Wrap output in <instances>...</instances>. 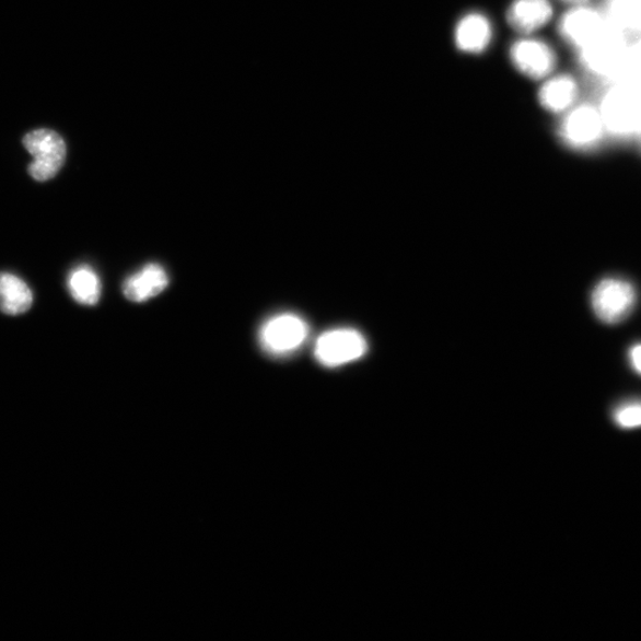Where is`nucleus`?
Returning <instances> with one entry per match:
<instances>
[{
	"instance_id": "nucleus-5",
	"label": "nucleus",
	"mask_w": 641,
	"mask_h": 641,
	"mask_svg": "<svg viewBox=\"0 0 641 641\" xmlns=\"http://www.w3.org/2000/svg\"><path fill=\"white\" fill-rule=\"evenodd\" d=\"M308 334L310 327L300 316L281 314L264 324L259 331V342L270 356L283 357L299 350Z\"/></svg>"
},
{
	"instance_id": "nucleus-10",
	"label": "nucleus",
	"mask_w": 641,
	"mask_h": 641,
	"mask_svg": "<svg viewBox=\"0 0 641 641\" xmlns=\"http://www.w3.org/2000/svg\"><path fill=\"white\" fill-rule=\"evenodd\" d=\"M170 285V277L159 264H148L124 283L123 292L129 301L141 303L156 298Z\"/></svg>"
},
{
	"instance_id": "nucleus-16",
	"label": "nucleus",
	"mask_w": 641,
	"mask_h": 641,
	"mask_svg": "<svg viewBox=\"0 0 641 641\" xmlns=\"http://www.w3.org/2000/svg\"><path fill=\"white\" fill-rule=\"evenodd\" d=\"M609 19L621 32L641 31V0H610Z\"/></svg>"
},
{
	"instance_id": "nucleus-8",
	"label": "nucleus",
	"mask_w": 641,
	"mask_h": 641,
	"mask_svg": "<svg viewBox=\"0 0 641 641\" xmlns=\"http://www.w3.org/2000/svg\"><path fill=\"white\" fill-rule=\"evenodd\" d=\"M511 59L521 73L532 79H543L552 72L555 54L545 42L526 38L515 42Z\"/></svg>"
},
{
	"instance_id": "nucleus-11",
	"label": "nucleus",
	"mask_w": 641,
	"mask_h": 641,
	"mask_svg": "<svg viewBox=\"0 0 641 641\" xmlns=\"http://www.w3.org/2000/svg\"><path fill=\"white\" fill-rule=\"evenodd\" d=\"M552 15L549 0H514L508 20L514 31L534 33L546 25Z\"/></svg>"
},
{
	"instance_id": "nucleus-7",
	"label": "nucleus",
	"mask_w": 641,
	"mask_h": 641,
	"mask_svg": "<svg viewBox=\"0 0 641 641\" xmlns=\"http://www.w3.org/2000/svg\"><path fill=\"white\" fill-rule=\"evenodd\" d=\"M561 138L571 148H590L602 138L605 125L601 110L583 105L573 110L561 124Z\"/></svg>"
},
{
	"instance_id": "nucleus-6",
	"label": "nucleus",
	"mask_w": 641,
	"mask_h": 641,
	"mask_svg": "<svg viewBox=\"0 0 641 641\" xmlns=\"http://www.w3.org/2000/svg\"><path fill=\"white\" fill-rule=\"evenodd\" d=\"M637 302L636 289L629 282L608 278L598 284L592 295L593 310L609 325L621 323L631 314Z\"/></svg>"
},
{
	"instance_id": "nucleus-14",
	"label": "nucleus",
	"mask_w": 641,
	"mask_h": 641,
	"mask_svg": "<svg viewBox=\"0 0 641 641\" xmlns=\"http://www.w3.org/2000/svg\"><path fill=\"white\" fill-rule=\"evenodd\" d=\"M576 82L568 75L552 78L539 91V102L551 113H563L576 100Z\"/></svg>"
},
{
	"instance_id": "nucleus-13",
	"label": "nucleus",
	"mask_w": 641,
	"mask_h": 641,
	"mask_svg": "<svg viewBox=\"0 0 641 641\" xmlns=\"http://www.w3.org/2000/svg\"><path fill=\"white\" fill-rule=\"evenodd\" d=\"M33 291L20 277L12 273H0V312L18 316L32 308Z\"/></svg>"
},
{
	"instance_id": "nucleus-19",
	"label": "nucleus",
	"mask_w": 641,
	"mask_h": 641,
	"mask_svg": "<svg viewBox=\"0 0 641 641\" xmlns=\"http://www.w3.org/2000/svg\"><path fill=\"white\" fill-rule=\"evenodd\" d=\"M632 365L641 374V345H636L630 353Z\"/></svg>"
},
{
	"instance_id": "nucleus-21",
	"label": "nucleus",
	"mask_w": 641,
	"mask_h": 641,
	"mask_svg": "<svg viewBox=\"0 0 641 641\" xmlns=\"http://www.w3.org/2000/svg\"><path fill=\"white\" fill-rule=\"evenodd\" d=\"M567 2H570V3H582V2H584V0H567Z\"/></svg>"
},
{
	"instance_id": "nucleus-4",
	"label": "nucleus",
	"mask_w": 641,
	"mask_h": 641,
	"mask_svg": "<svg viewBox=\"0 0 641 641\" xmlns=\"http://www.w3.org/2000/svg\"><path fill=\"white\" fill-rule=\"evenodd\" d=\"M641 109V90L622 82L605 97L601 114L605 129L617 135L637 132Z\"/></svg>"
},
{
	"instance_id": "nucleus-20",
	"label": "nucleus",
	"mask_w": 641,
	"mask_h": 641,
	"mask_svg": "<svg viewBox=\"0 0 641 641\" xmlns=\"http://www.w3.org/2000/svg\"><path fill=\"white\" fill-rule=\"evenodd\" d=\"M637 132L641 135V109H640V115H639V120H638Z\"/></svg>"
},
{
	"instance_id": "nucleus-12",
	"label": "nucleus",
	"mask_w": 641,
	"mask_h": 641,
	"mask_svg": "<svg viewBox=\"0 0 641 641\" xmlns=\"http://www.w3.org/2000/svg\"><path fill=\"white\" fill-rule=\"evenodd\" d=\"M492 26L489 20L480 13H470L458 22L455 40L458 49L465 53L478 54L490 45Z\"/></svg>"
},
{
	"instance_id": "nucleus-1",
	"label": "nucleus",
	"mask_w": 641,
	"mask_h": 641,
	"mask_svg": "<svg viewBox=\"0 0 641 641\" xmlns=\"http://www.w3.org/2000/svg\"><path fill=\"white\" fill-rule=\"evenodd\" d=\"M581 61L590 72L598 75H620L629 55L621 31L608 25L591 44L580 49Z\"/></svg>"
},
{
	"instance_id": "nucleus-2",
	"label": "nucleus",
	"mask_w": 641,
	"mask_h": 641,
	"mask_svg": "<svg viewBox=\"0 0 641 641\" xmlns=\"http://www.w3.org/2000/svg\"><path fill=\"white\" fill-rule=\"evenodd\" d=\"M23 145L34 158L30 165L31 176L46 183L61 171L67 155L63 138L55 131L40 129L24 136Z\"/></svg>"
},
{
	"instance_id": "nucleus-3",
	"label": "nucleus",
	"mask_w": 641,
	"mask_h": 641,
	"mask_svg": "<svg viewBox=\"0 0 641 641\" xmlns=\"http://www.w3.org/2000/svg\"><path fill=\"white\" fill-rule=\"evenodd\" d=\"M368 348V341L360 331L350 328L333 329L317 339L315 358L323 366L339 368L364 357Z\"/></svg>"
},
{
	"instance_id": "nucleus-15",
	"label": "nucleus",
	"mask_w": 641,
	"mask_h": 641,
	"mask_svg": "<svg viewBox=\"0 0 641 641\" xmlns=\"http://www.w3.org/2000/svg\"><path fill=\"white\" fill-rule=\"evenodd\" d=\"M68 289L82 305H95L102 296L101 278L89 265H81L69 275Z\"/></svg>"
},
{
	"instance_id": "nucleus-17",
	"label": "nucleus",
	"mask_w": 641,
	"mask_h": 641,
	"mask_svg": "<svg viewBox=\"0 0 641 641\" xmlns=\"http://www.w3.org/2000/svg\"><path fill=\"white\" fill-rule=\"evenodd\" d=\"M620 77H623V82L641 90V39L627 55Z\"/></svg>"
},
{
	"instance_id": "nucleus-9",
	"label": "nucleus",
	"mask_w": 641,
	"mask_h": 641,
	"mask_svg": "<svg viewBox=\"0 0 641 641\" xmlns=\"http://www.w3.org/2000/svg\"><path fill=\"white\" fill-rule=\"evenodd\" d=\"M606 26L607 23L601 13L590 8L579 7L566 13L560 23V32L569 44L581 49L601 35Z\"/></svg>"
},
{
	"instance_id": "nucleus-18",
	"label": "nucleus",
	"mask_w": 641,
	"mask_h": 641,
	"mask_svg": "<svg viewBox=\"0 0 641 641\" xmlns=\"http://www.w3.org/2000/svg\"><path fill=\"white\" fill-rule=\"evenodd\" d=\"M616 422L625 429L641 427V401L627 403L615 413Z\"/></svg>"
}]
</instances>
